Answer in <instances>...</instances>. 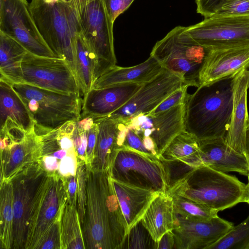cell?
I'll list each match as a JSON object with an SVG mask.
<instances>
[{"label":"cell","mask_w":249,"mask_h":249,"mask_svg":"<svg viewBox=\"0 0 249 249\" xmlns=\"http://www.w3.org/2000/svg\"><path fill=\"white\" fill-rule=\"evenodd\" d=\"M232 78L197 88L186 100L184 130L199 141L225 139L232 109Z\"/></svg>","instance_id":"2"},{"label":"cell","mask_w":249,"mask_h":249,"mask_svg":"<svg viewBox=\"0 0 249 249\" xmlns=\"http://www.w3.org/2000/svg\"><path fill=\"white\" fill-rule=\"evenodd\" d=\"M170 195L173 198L174 212L187 219L207 220L218 215L217 212L184 196Z\"/></svg>","instance_id":"32"},{"label":"cell","mask_w":249,"mask_h":249,"mask_svg":"<svg viewBox=\"0 0 249 249\" xmlns=\"http://www.w3.org/2000/svg\"><path fill=\"white\" fill-rule=\"evenodd\" d=\"M185 106L186 101L159 113L140 114L126 126L133 129L159 159L172 140L184 130Z\"/></svg>","instance_id":"11"},{"label":"cell","mask_w":249,"mask_h":249,"mask_svg":"<svg viewBox=\"0 0 249 249\" xmlns=\"http://www.w3.org/2000/svg\"><path fill=\"white\" fill-rule=\"evenodd\" d=\"M141 220L157 243L164 233L174 229L175 212L172 196L167 192L160 193Z\"/></svg>","instance_id":"25"},{"label":"cell","mask_w":249,"mask_h":249,"mask_svg":"<svg viewBox=\"0 0 249 249\" xmlns=\"http://www.w3.org/2000/svg\"><path fill=\"white\" fill-rule=\"evenodd\" d=\"M178 26L157 42L150 55L162 67L180 76L185 84L198 88L200 71L208 50L195 41Z\"/></svg>","instance_id":"6"},{"label":"cell","mask_w":249,"mask_h":249,"mask_svg":"<svg viewBox=\"0 0 249 249\" xmlns=\"http://www.w3.org/2000/svg\"><path fill=\"white\" fill-rule=\"evenodd\" d=\"M98 132V124L94 121L88 134V143L86 152V164L87 168H91L94 158V153Z\"/></svg>","instance_id":"42"},{"label":"cell","mask_w":249,"mask_h":249,"mask_svg":"<svg viewBox=\"0 0 249 249\" xmlns=\"http://www.w3.org/2000/svg\"><path fill=\"white\" fill-rule=\"evenodd\" d=\"M190 86L184 84L179 89L168 96L150 114H155L166 111L170 108L185 102L187 97V89Z\"/></svg>","instance_id":"37"},{"label":"cell","mask_w":249,"mask_h":249,"mask_svg":"<svg viewBox=\"0 0 249 249\" xmlns=\"http://www.w3.org/2000/svg\"><path fill=\"white\" fill-rule=\"evenodd\" d=\"M121 142V148L132 149L152 158L159 160L147 148L142 139L133 129L126 126L122 131Z\"/></svg>","instance_id":"36"},{"label":"cell","mask_w":249,"mask_h":249,"mask_svg":"<svg viewBox=\"0 0 249 249\" xmlns=\"http://www.w3.org/2000/svg\"><path fill=\"white\" fill-rule=\"evenodd\" d=\"M246 249H249V244H248V246L247 247Z\"/></svg>","instance_id":"48"},{"label":"cell","mask_w":249,"mask_h":249,"mask_svg":"<svg viewBox=\"0 0 249 249\" xmlns=\"http://www.w3.org/2000/svg\"><path fill=\"white\" fill-rule=\"evenodd\" d=\"M163 69L153 56L130 67L116 65L110 68L95 81L92 89H102L127 83L143 84L157 76Z\"/></svg>","instance_id":"23"},{"label":"cell","mask_w":249,"mask_h":249,"mask_svg":"<svg viewBox=\"0 0 249 249\" xmlns=\"http://www.w3.org/2000/svg\"><path fill=\"white\" fill-rule=\"evenodd\" d=\"M108 14L114 22L116 19L124 13L134 0H104Z\"/></svg>","instance_id":"41"},{"label":"cell","mask_w":249,"mask_h":249,"mask_svg":"<svg viewBox=\"0 0 249 249\" xmlns=\"http://www.w3.org/2000/svg\"><path fill=\"white\" fill-rule=\"evenodd\" d=\"M245 152V155L249 165V123L247 125L246 132Z\"/></svg>","instance_id":"46"},{"label":"cell","mask_w":249,"mask_h":249,"mask_svg":"<svg viewBox=\"0 0 249 249\" xmlns=\"http://www.w3.org/2000/svg\"><path fill=\"white\" fill-rule=\"evenodd\" d=\"M216 14L249 15V0H226L221 8Z\"/></svg>","instance_id":"38"},{"label":"cell","mask_w":249,"mask_h":249,"mask_svg":"<svg viewBox=\"0 0 249 249\" xmlns=\"http://www.w3.org/2000/svg\"><path fill=\"white\" fill-rule=\"evenodd\" d=\"M248 182L247 184V198L246 203H247L249 205V173L248 175Z\"/></svg>","instance_id":"47"},{"label":"cell","mask_w":249,"mask_h":249,"mask_svg":"<svg viewBox=\"0 0 249 249\" xmlns=\"http://www.w3.org/2000/svg\"><path fill=\"white\" fill-rule=\"evenodd\" d=\"M184 196L218 213L246 202L247 184L236 177L202 166L187 173L166 191Z\"/></svg>","instance_id":"3"},{"label":"cell","mask_w":249,"mask_h":249,"mask_svg":"<svg viewBox=\"0 0 249 249\" xmlns=\"http://www.w3.org/2000/svg\"><path fill=\"white\" fill-rule=\"evenodd\" d=\"M157 243L141 220L129 231L122 249H157Z\"/></svg>","instance_id":"34"},{"label":"cell","mask_w":249,"mask_h":249,"mask_svg":"<svg viewBox=\"0 0 249 249\" xmlns=\"http://www.w3.org/2000/svg\"><path fill=\"white\" fill-rule=\"evenodd\" d=\"M0 182L10 180L25 167L39 161L41 156L40 137L34 127L26 132L18 126L0 133Z\"/></svg>","instance_id":"14"},{"label":"cell","mask_w":249,"mask_h":249,"mask_svg":"<svg viewBox=\"0 0 249 249\" xmlns=\"http://www.w3.org/2000/svg\"><path fill=\"white\" fill-rule=\"evenodd\" d=\"M21 68L23 83L64 94L81 93L74 72L64 59L40 56L28 52Z\"/></svg>","instance_id":"9"},{"label":"cell","mask_w":249,"mask_h":249,"mask_svg":"<svg viewBox=\"0 0 249 249\" xmlns=\"http://www.w3.org/2000/svg\"><path fill=\"white\" fill-rule=\"evenodd\" d=\"M76 171L77 177V210L81 225L83 224L87 197V165L84 161H79Z\"/></svg>","instance_id":"35"},{"label":"cell","mask_w":249,"mask_h":249,"mask_svg":"<svg viewBox=\"0 0 249 249\" xmlns=\"http://www.w3.org/2000/svg\"><path fill=\"white\" fill-rule=\"evenodd\" d=\"M29 4L27 0H0V31L16 39L33 54L56 57L37 28Z\"/></svg>","instance_id":"12"},{"label":"cell","mask_w":249,"mask_h":249,"mask_svg":"<svg viewBox=\"0 0 249 249\" xmlns=\"http://www.w3.org/2000/svg\"><path fill=\"white\" fill-rule=\"evenodd\" d=\"M77 165L76 153H69L59 161L56 172L62 177L76 176Z\"/></svg>","instance_id":"40"},{"label":"cell","mask_w":249,"mask_h":249,"mask_svg":"<svg viewBox=\"0 0 249 249\" xmlns=\"http://www.w3.org/2000/svg\"><path fill=\"white\" fill-rule=\"evenodd\" d=\"M175 237L172 231L164 233L157 242V249H174Z\"/></svg>","instance_id":"45"},{"label":"cell","mask_w":249,"mask_h":249,"mask_svg":"<svg viewBox=\"0 0 249 249\" xmlns=\"http://www.w3.org/2000/svg\"><path fill=\"white\" fill-rule=\"evenodd\" d=\"M111 180L129 231L142 219L152 200L160 193L112 178Z\"/></svg>","instance_id":"22"},{"label":"cell","mask_w":249,"mask_h":249,"mask_svg":"<svg viewBox=\"0 0 249 249\" xmlns=\"http://www.w3.org/2000/svg\"><path fill=\"white\" fill-rule=\"evenodd\" d=\"M186 33L207 50L249 44V15H214L194 25Z\"/></svg>","instance_id":"10"},{"label":"cell","mask_w":249,"mask_h":249,"mask_svg":"<svg viewBox=\"0 0 249 249\" xmlns=\"http://www.w3.org/2000/svg\"><path fill=\"white\" fill-rule=\"evenodd\" d=\"M74 73L81 94L85 96L95 81L96 60L87 36L77 33L73 40Z\"/></svg>","instance_id":"27"},{"label":"cell","mask_w":249,"mask_h":249,"mask_svg":"<svg viewBox=\"0 0 249 249\" xmlns=\"http://www.w3.org/2000/svg\"><path fill=\"white\" fill-rule=\"evenodd\" d=\"M28 52L16 39L0 31V78L12 85L23 83L21 64Z\"/></svg>","instance_id":"26"},{"label":"cell","mask_w":249,"mask_h":249,"mask_svg":"<svg viewBox=\"0 0 249 249\" xmlns=\"http://www.w3.org/2000/svg\"><path fill=\"white\" fill-rule=\"evenodd\" d=\"M98 125V132L91 169L107 171L118 149L119 134L121 124L105 117L94 119Z\"/></svg>","instance_id":"24"},{"label":"cell","mask_w":249,"mask_h":249,"mask_svg":"<svg viewBox=\"0 0 249 249\" xmlns=\"http://www.w3.org/2000/svg\"><path fill=\"white\" fill-rule=\"evenodd\" d=\"M0 126L9 118L26 132L34 127V122L26 106L11 84L0 78Z\"/></svg>","instance_id":"28"},{"label":"cell","mask_w":249,"mask_h":249,"mask_svg":"<svg viewBox=\"0 0 249 249\" xmlns=\"http://www.w3.org/2000/svg\"><path fill=\"white\" fill-rule=\"evenodd\" d=\"M249 244V215L233 226L219 240L208 249H246Z\"/></svg>","instance_id":"33"},{"label":"cell","mask_w":249,"mask_h":249,"mask_svg":"<svg viewBox=\"0 0 249 249\" xmlns=\"http://www.w3.org/2000/svg\"><path fill=\"white\" fill-rule=\"evenodd\" d=\"M12 85L30 112L37 135L81 117L83 99L80 95L61 93L25 83Z\"/></svg>","instance_id":"4"},{"label":"cell","mask_w":249,"mask_h":249,"mask_svg":"<svg viewBox=\"0 0 249 249\" xmlns=\"http://www.w3.org/2000/svg\"><path fill=\"white\" fill-rule=\"evenodd\" d=\"M233 226L218 215L207 220H190L175 213L174 249H208Z\"/></svg>","instance_id":"16"},{"label":"cell","mask_w":249,"mask_h":249,"mask_svg":"<svg viewBox=\"0 0 249 249\" xmlns=\"http://www.w3.org/2000/svg\"><path fill=\"white\" fill-rule=\"evenodd\" d=\"M226 0H195L196 11L205 18L215 15L221 8Z\"/></svg>","instance_id":"39"},{"label":"cell","mask_w":249,"mask_h":249,"mask_svg":"<svg viewBox=\"0 0 249 249\" xmlns=\"http://www.w3.org/2000/svg\"><path fill=\"white\" fill-rule=\"evenodd\" d=\"M142 84L127 83L91 89L83 96L81 115L94 119L107 116L124 106Z\"/></svg>","instance_id":"20"},{"label":"cell","mask_w":249,"mask_h":249,"mask_svg":"<svg viewBox=\"0 0 249 249\" xmlns=\"http://www.w3.org/2000/svg\"><path fill=\"white\" fill-rule=\"evenodd\" d=\"M203 166L223 172H233L248 176L249 165L246 156L228 146L225 139L199 142Z\"/></svg>","instance_id":"21"},{"label":"cell","mask_w":249,"mask_h":249,"mask_svg":"<svg viewBox=\"0 0 249 249\" xmlns=\"http://www.w3.org/2000/svg\"><path fill=\"white\" fill-rule=\"evenodd\" d=\"M29 10L49 48L74 72L73 40L79 30L72 12L60 0H32Z\"/></svg>","instance_id":"5"},{"label":"cell","mask_w":249,"mask_h":249,"mask_svg":"<svg viewBox=\"0 0 249 249\" xmlns=\"http://www.w3.org/2000/svg\"><path fill=\"white\" fill-rule=\"evenodd\" d=\"M67 200L63 178L56 172H47L30 212L25 249H36L53 225L61 219Z\"/></svg>","instance_id":"7"},{"label":"cell","mask_w":249,"mask_h":249,"mask_svg":"<svg viewBox=\"0 0 249 249\" xmlns=\"http://www.w3.org/2000/svg\"><path fill=\"white\" fill-rule=\"evenodd\" d=\"M43 169L47 172H56L58 169L59 160L53 156H44L39 161Z\"/></svg>","instance_id":"44"},{"label":"cell","mask_w":249,"mask_h":249,"mask_svg":"<svg viewBox=\"0 0 249 249\" xmlns=\"http://www.w3.org/2000/svg\"><path fill=\"white\" fill-rule=\"evenodd\" d=\"M47 174L38 161L25 167L10 180L13 190L12 249H25L30 212L38 188Z\"/></svg>","instance_id":"13"},{"label":"cell","mask_w":249,"mask_h":249,"mask_svg":"<svg viewBox=\"0 0 249 249\" xmlns=\"http://www.w3.org/2000/svg\"><path fill=\"white\" fill-rule=\"evenodd\" d=\"M231 85L232 109L230 128L225 141L232 149L245 155L246 132L249 123L247 107L249 67L242 69L232 77Z\"/></svg>","instance_id":"19"},{"label":"cell","mask_w":249,"mask_h":249,"mask_svg":"<svg viewBox=\"0 0 249 249\" xmlns=\"http://www.w3.org/2000/svg\"><path fill=\"white\" fill-rule=\"evenodd\" d=\"M0 249H12L13 243V190L10 180L0 182Z\"/></svg>","instance_id":"31"},{"label":"cell","mask_w":249,"mask_h":249,"mask_svg":"<svg viewBox=\"0 0 249 249\" xmlns=\"http://www.w3.org/2000/svg\"><path fill=\"white\" fill-rule=\"evenodd\" d=\"M248 67L249 44L208 50L199 74V86L232 78Z\"/></svg>","instance_id":"17"},{"label":"cell","mask_w":249,"mask_h":249,"mask_svg":"<svg viewBox=\"0 0 249 249\" xmlns=\"http://www.w3.org/2000/svg\"><path fill=\"white\" fill-rule=\"evenodd\" d=\"M61 249H86L77 206L66 201L60 225Z\"/></svg>","instance_id":"30"},{"label":"cell","mask_w":249,"mask_h":249,"mask_svg":"<svg viewBox=\"0 0 249 249\" xmlns=\"http://www.w3.org/2000/svg\"><path fill=\"white\" fill-rule=\"evenodd\" d=\"M65 182L67 202L70 204L77 206V177L76 176H70L63 177Z\"/></svg>","instance_id":"43"},{"label":"cell","mask_w":249,"mask_h":249,"mask_svg":"<svg viewBox=\"0 0 249 249\" xmlns=\"http://www.w3.org/2000/svg\"><path fill=\"white\" fill-rule=\"evenodd\" d=\"M160 159L180 162L194 169L203 166L199 141L185 130L172 140Z\"/></svg>","instance_id":"29"},{"label":"cell","mask_w":249,"mask_h":249,"mask_svg":"<svg viewBox=\"0 0 249 249\" xmlns=\"http://www.w3.org/2000/svg\"><path fill=\"white\" fill-rule=\"evenodd\" d=\"M184 84L180 76L163 68L155 78L142 84L124 106L106 117L126 125L136 116L151 112Z\"/></svg>","instance_id":"15"},{"label":"cell","mask_w":249,"mask_h":249,"mask_svg":"<svg viewBox=\"0 0 249 249\" xmlns=\"http://www.w3.org/2000/svg\"><path fill=\"white\" fill-rule=\"evenodd\" d=\"M72 12L79 32L92 42H101L113 36L114 22L104 0H60Z\"/></svg>","instance_id":"18"},{"label":"cell","mask_w":249,"mask_h":249,"mask_svg":"<svg viewBox=\"0 0 249 249\" xmlns=\"http://www.w3.org/2000/svg\"><path fill=\"white\" fill-rule=\"evenodd\" d=\"M108 170L113 179L158 193L167 191V176L161 161L137 151L118 149Z\"/></svg>","instance_id":"8"},{"label":"cell","mask_w":249,"mask_h":249,"mask_svg":"<svg viewBox=\"0 0 249 249\" xmlns=\"http://www.w3.org/2000/svg\"><path fill=\"white\" fill-rule=\"evenodd\" d=\"M87 173L82 225L86 249H122L128 231L108 170L87 168Z\"/></svg>","instance_id":"1"}]
</instances>
